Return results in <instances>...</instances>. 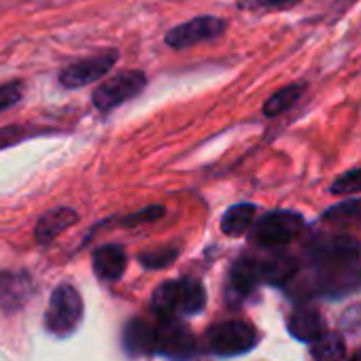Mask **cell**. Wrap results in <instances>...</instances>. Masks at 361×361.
Masks as SVG:
<instances>
[{
    "label": "cell",
    "mask_w": 361,
    "mask_h": 361,
    "mask_svg": "<svg viewBox=\"0 0 361 361\" xmlns=\"http://www.w3.org/2000/svg\"><path fill=\"white\" fill-rule=\"evenodd\" d=\"M207 293L196 279H180L161 283L151 298V306L159 319H174L178 314H196L204 308Z\"/></svg>",
    "instance_id": "cell-1"
},
{
    "label": "cell",
    "mask_w": 361,
    "mask_h": 361,
    "mask_svg": "<svg viewBox=\"0 0 361 361\" xmlns=\"http://www.w3.org/2000/svg\"><path fill=\"white\" fill-rule=\"evenodd\" d=\"M83 319V300L73 285H58L49 298L45 325L56 336H71Z\"/></svg>",
    "instance_id": "cell-2"
},
{
    "label": "cell",
    "mask_w": 361,
    "mask_h": 361,
    "mask_svg": "<svg viewBox=\"0 0 361 361\" xmlns=\"http://www.w3.org/2000/svg\"><path fill=\"white\" fill-rule=\"evenodd\" d=\"M304 217L293 211H274L257 219L251 228V240L259 247H281L298 238L304 230Z\"/></svg>",
    "instance_id": "cell-3"
},
{
    "label": "cell",
    "mask_w": 361,
    "mask_h": 361,
    "mask_svg": "<svg viewBox=\"0 0 361 361\" xmlns=\"http://www.w3.org/2000/svg\"><path fill=\"white\" fill-rule=\"evenodd\" d=\"M145 85H147V77L140 71H123L100 83L92 94V102L98 111L109 113L119 104L138 96L145 90Z\"/></svg>",
    "instance_id": "cell-4"
},
{
    "label": "cell",
    "mask_w": 361,
    "mask_h": 361,
    "mask_svg": "<svg viewBox=\"0 0 361 361\" xmlns=\"http://www.w3.org/2000/svg\"><path fill=\"white\" fill-rule=\"evenodd\" d=\"M207 342L213 353L232 357V355H243L251 350L257 342V334L253 325L245 321H226V323L213 325L207 331Z\"/></svg>",
    "instance_id": "cell-5"
},
{
    "label": "cell",
    "mask_w": 361,
    "mask_h": 361,
    "mask_svg": "<svg viewBox=\"0 0 361 361\" xmlns=\"http://www.w3.org/2000/svg\"><path fill=\"white\" fill-rule=\"evenodd\" d=\"M155 353L172 357V359H190L196 350V338L192 329L174 319H161L159 327H155Z\"/></svg>",
    "instance_id": "cell-6"
},
{
    "label": "cell",
    "mask_w": 361,
    "mask_h": 361,
    "mask_svg": "<svg viewBox=\"0 0 361 361\" xmlns=\"http://www.w3.org/2000/svg\"><path fill=\"white\" fill-rule=\"evenodd\" d=\"M117 51L111 49V51H104V54H98V56H92V58H85V60H79L71 66H66L58 81L62 87L66 90H79V87H85V85H92L96 81H100L117 62Z\"/></svg>",
    "instance_id": "cell-7"
},
{
    "label": "cell",
    "mask_w": 361,
    "mask_h": 361,
    "mask_svg": "<svg viewBox=\"0 0 361 361\" xmlns=\"http://www.w3.org/2000/svg\"><path fill=\"white\" fill-rule=\"evenodd\" d=\"M228 28V24L221 18H213V16H204V18H196L192 22H185L180 26H174L172 30L166 32V45H170L172 49H188L194 47L198 43L217 39L219 35H224Z\"/></svg>",
    "instance_id": "cell-8"
},
{
    "label": "cell",
    "mask_w": 361,
    "mask_h": 361,
    "mask_svg": "<svg viewBox=\"0 0 361 361\" xmlns=\"http://www.w3.org/2000/svg\"><path fill=\"white\" fill-rule=\"evenodd\" d=\"M79 221L77 211L68 209V207H56L49 209L45 215L39 217L37 228H35V238L41 245H49L54 238H58L64 230H68L71 226H75Z\"/></svg>",
    "instance_id": "cell-9"
},
{
    "label": "cell",
    "mask_w": 361,
    "mask_h": 361,
    "mask_svg": "<svg viewBox=\"0 0 361 361\" xmlns=\"http://www.w3.org/2000/svg\"><path fill=\"white\" fill-rule=\"evenodd\" d=\"M32 293V279L26 272H0V308L18 310Z\"/></svg>",
    "instance_id": "cell-10"
},
{
    "label": "cell",
    "mask_w": 361,
    "mask_h": 361,
    "mask_svg": "<svg viewBox=\"0 0 361 361\" xmlns=\"http://www.w3.org/2000/svg\"><path fill=\"white\" fill-rule=\"evenodd\" d=\"M126 251L119 245H104L94 251V272L100 281H117L126 272Z\"/></svg>",
    "instance_id": "cell-11"
},
{
    "label": "cell",
    "mask_w": 361,
    "mask_h": 361,
    "mask_svg": "<svg viewBox=\"0 0 361 361\" xmlns=\"http://www.w3.org/2000/svg\"><path fill=\"white\" fill-rule=\"evenodd\" d=\"M155 327L149 325L147 321L134 319L126 325L123 329V346L130 355L142 357L155 353Z\"/></svg>",
    "instance_id": "cell-12"
},
{
    "label": "cell",
    "mask_w": 361,
    "mask_h": 361,
    "mask_svg": "<svg viewBox=\"0 0 361 361\" xmlns=\"http://www.w3.org/2000/svg\"><path fill=\"white\" fill-rule=\"evenodd\" d=\"M287 327L302 342H314L319 336H323V319L314 308H298L291 312Z\"/></svg>",
    "instance_id": "cell-13"
},
{
    "label": "cell",
    "mask_w": 361,
    "mask_h": 361,
    "mask_svg": "<svg viewBox=\"0 0 361 361\" xmlns=\"http://www.w3.org/2000/svg\"><path fill=\"white\" fill-rule=\"evenodd\" d=\"M257 283H262L257 259L245 257V259L234 264V268L230 272V291L232 293H236L238 298H245L255 289Z\"/></svg>",
    "instance_id": "cell-14"
},
{
    "label": "cell",
    "mask_w": 361,
    "mask_h": 361,
    "mask_svg": "<svg viewBox=\"0 0 361 361\" xmlns=\"http://www.w3.org/2000/svg\"><path fill=\"white\" fill-rule=\"evenodd\" d=\"M257 266H259L262 283H270V285H283L298 272L295 259H291L287 255H276L270 259H257Z\"/></svg>",
    "instance_id": "cell-15"
},
{
    "label": "cell",
    "mask_w": 361,
    "mask_h": 361,
    "mask_svg": "<svg viewBox=\"0 0 361 361\" xmlns=\"http://www.w3.org/2000/svg\"><path fill=\"white\" fill-rule=\"evenodd\" d=\"M255 207L253 204H236L232 209H228V213L221 219V230L228 236H240L245 232H249L255 224Z\"/></svg>",
    "instance_id": "cell-16"
},
{
    "label": "cell",
    "mask_w": 361,
    "mask_h": 361,
    "mask_svg": "<svg viewBox=\"0 0 361 361\" xmlns=\"http://www.w3.org/2000/svg\"><path fill=\"white\" fill-rule=\"evenodd\" d=\"M344 353H346V344L340 334H323L312 342L314 361H342Z\"/></svg>",
    "instance_id": "cell-17"
},
{
    "label": "cell",
    "mask_w": 361,
    "mask_h": 361,
    "mask_svg": "<svg viewBox=\"0 0 361 361\" xmlns=\"http://www.w3.org/2000/svg\"><path fill=\"white\" fill-rule=\"evenodd\" d=\"M302 94H304V87H302L300 83L287 85V87L279 90L274 96L268 98V102H266V106H264V115H266V117H274V115H281V113L289 111V109L300 100Z\"/></svg>",
    "instance_id": "cell-18"
},
{
    "label": "cell",
    "mask_w": 361,
    "mask_h": 361,
    "mask_svg": "<svg viewBox=\"0 0 361 361\" xmlns=\"http://www.w3.org/2000/svg\"><path fill=\"white\" fill-rule=\"evenodd\" d=\"M325 221L336 224V226H350V224H361V200H346L336 207H331L325 215Z\"/></svg>",
    "instance_id": "cell-19"
},
{
    "label": "cell",
    "mask_w": 361,
    "mask_h": 361,
    "mask_svg": "<svg viewBox=\"0 0 361 361\" xmlns=\"http://www.w3.org/2000/svg\"><path fill=\"white\" fill-rule=\"evenodd\" d=\"M43 132H47V130L32 128V126H24V123L0 128V151H3V149H9V147H13V145H20V142H24L26 138L37 136V134H43Z\"/></svg>",
    "instance_id": "cell-20"
},
{
    "label": "cell",
    "mask_w": 361,
    "mask_h": 361,
    "mask_svg": "<svg viewBox=\"0 0 361 361\" xmlns=\"http://www.w3.org/2000/svg\"><path fill=\"white\" fill-rule=\"evenodd\" d=\"M178 255V249H172V247H166V249H153V251H147L140 255V264L145 268H151V270H159V268H166L170 266Z\"/></svg>",
    "instance_id": "cell-21"
},
{
    "label": "cell",
    "mask_w": 361,
    "mask_h": 361,
    "mask_svg": "<svg viewBox=\"0 0 361 361\" xmlns=\"http://www.w3.org/2000/svg\"><path fill=\"white\" fill-rule=\"evenodd\" d=\"M355 192H361V168L338 176L331 183L334 196H344V194H355Z\"/></svg>",
    "instance_id": "cell-22"
},
{
    "label": "cell",
    "mask_w": 361,
    "mask_h": 361,
    "mask_svg": "<svg viewBox=\"0 0 361 361\" xmlns=\"http://www.w3.org/2000/svg\"><path fill=\"white\" fill-rule=\"evenodd\" d=\"M22 98H24V90H22L20 81L3 83L0 85V113H5L7 109L16 106Z\"/></svg>",
    "instance_id": "cell-23"
},
{
    "label": "cell",
    "mask_w": 361,
    "mask_h": 361,
    "mask_svg": "<svg viewBox=\"0 0 361 361\" xmlns=\"http://www.w3.org/2000/svg\"><path fill=\"white\" fill-rule=\"evenodd\" d=\"M161 215H164V207H159V204H153V207H147V209H142V211H138V213H134V215L126 217V219H123L121 224H123V226L151 224V221L159 219Z\"/></svg>",
    "instance_id": "cell-24"
},
{
    "label": "cell",
    "mask_w": 361,
    "mask_h": 361,
    "mask_svg": "<svg viewBox=\"0 0 361 361\" xmlns=\"http://www.w3.org/2000/svg\"><path fill=\"white\" fill-rule=\"evenodd\" d=\"M298 3L300 0H243L238 5L249 7V9H287Z\"/></svg>",
    "instance_id": "cell-25"
},
{
    "label": "cell",
    "mask_w": 361,
    "mask_h": 361,
    "mask_svg": "<svg viewBox=\"0 0 361 361\" xmlns=\"http://www.w3.org/2000/svg\"><path fill=\"white\" fill-rule=\"evenodd\" d=\"M348 361H361V350H359V353H357V355H355V357H350V359H348Z\"/></svg>",
    "instance_id": "cell-26"
},
{
    "label": "cell",
    "mask_w": 361,
    "mask_h": 361,
    "mask_svg": "<svg viewBox=\"0 0 361 361\" xmlns=\"http://www.w3.org/2000/svg\"><path fill=\"white\" fill-rule=\"evenodd\" d=\"M338 3H342V0H338ZM344 3H346V5H350V3H353V0H344ZM346 5H344V9H346ZM344 9H342V11H344Z\"/></svg>",
    "instance_id": "cell-27"
}]
</instances>
